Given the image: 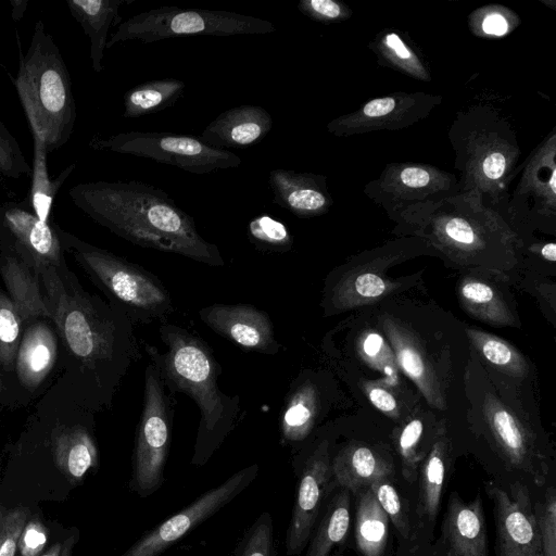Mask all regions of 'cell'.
I'll return each mask as SVG.
<instances>
[{"label": "cell", "instance_id": "60d3db41", "mask_svg": "<svg viewBox=\"0 0 556 556\" xmlns=\"http://www.w3.org/2000/svg\"><path fill=\"white\" fill-rule=\"evenodd\" d=\"M381 508L391 519L396 530L404 536L409 535V523L401 497L388 479H380L369 485Z\"/></svg>", "mask_w": 556, "mask_h": 556}, {"label": "cell", "instance_id": "cb8c5ba5", "mask_svg": "<svg viewBox=\"0 0 556 556\" xmlns=\"http://www.w3.org/2000/svg\"><path fill=\"white\" fill-rule=\"evenodd\" d=\"M52 455L59 470L76 484L98 466V447L91 432L84 426L61 427L52 434Z\"/></svg>", "mask_w": 556, "mask_h": 556}, {"label": "cell", "instance_id": "6da1fadb", "mask_svg": "<svg viewBox=\"0 0 556 556\" xmlns=\"http://www.w3.org/2000/svg\"><path fill=\"white\" fill-rule=\"evenodd\" d=\"M51 320L74 361L86 401L109 408L123 379L141 358L135 324L117 306L85 291L66 264L38 269Z\"/></svg>", "mask_w": 556, "mask_h": 556}, {"label": "cell", "instance_id": "8d00e7d4", "mask_svg": "<svg viewBox=\"0 0 556 556\" xmlns=\"http://www.w3.org/2000/svg\"><path fill=\"white\" fill-rule=\"evenodd\" d=\"M235 556H275L274 521L262 513L244 533Z\"/></svg>", "mask_w": 556, "mask_h": 556}, {"label": "cell", "instance_id": "e0dca14e", "mask_svg": "<svg viewBox=\"0 0 556 556\" xmlns=\"http://www.w3.org/2000/svg\"><path fill=\"white\" fill-rule=\"evenodd\" d=\"M325 407V396L317 376L301 371L290 383L279 415L280 443L293 451L309 438Z\"/></svg>", "mask_w": 556, "mask_h": 556}, {"label": "cell", "instance_id": "603a6c76", "mask_svg": "<svg viewBox=\"0 0 556 556\" xmlns=\"http://www.w3.org/2000/svg\"><path fill=\"white\" fill-rule=\"evenodd\" d=\"M56 357V338L53 329L37 319L22 333L15 358V369L21 383L35 390L52 369Z\"/></svg>", "mask_w": 556, "mask_h": 556}, {"label": "cell", "instance_id": "ffe728a7", "mask_svg": "<svg viewBox=\"0 0 556 556\" xmlns=\"http://www.w3.org/2000/svg\"><path fill=\"white\" fill-rule=\"evenodd\" d=\"M273 118L260 105L242 104L220 113L202 131L210 147L243 149L261 142L271 130Z\"/></svg>", "mask_w": 556, "mask_h": 556}, {"label": "cell", "instance_id": "1f68e13d", "mask_svg": "<svg viewBox=\"0 0 556 556\" xmlns=\"http://www.w3.org/2000/svg\"><path fill=\"white\" fill-rule=\"evenodd\" d=\"M445 442L437 441L421 468L418 515L434 521L439 511L445 476Z\"/></svg>", "mask_w": 556, "mask_h": 556}, {"label": "cell", "instance_id": "f35d334b", "mask_svg": "<svg viewBox=\"0 0 556 556\" xmlns=\"http://www.w3.org/2000/svg\"><path fill=\"white\" fill-rule=\"evenodd\" d=\"M30 175L31 166L27 163L17 139L0 121V176L17 179Z\"/></svg>", "mask_w": 556, "mask_h": 556}, {"label": "cell", "instance_id": "2e32d148", "mask_svg": "<svg viewBox=\"0 0 556 556\" xmlns=\"http://www.w3.org/2000/svg\"><path fill=\"white\" fill-rule=\"evenodd\" d=\"M483 115L484 119L477 123L478 129L470 134L472 142L469 144V148H479L480 153L462 165L466 177L471 175L475 181L478 178L470 192L475 194L482 191L486 184H494L509 174L519 155L515 138L510 130L504 128V122L495 116L489 119V113Z\"/></svg>", "mask_w": 556, "mask_h": 556}, {"label": "cell", "instance_id": "f6af8a7d", "mask_svg": "<svg viewBox=\"0 0 556 556\" xmlns=\"http://www.w3.org/2000/svg\"><path fill=\"white\" fill-rule=\"evenodd\" d=\"M47 542V529L37 518L27 520L18 539L21 556H41Z\"/></svg>", "mask_w": 556, "mask_h": 556}, {"label": "cell", "instance_id": "ac0fdd59", "mask_svg": "<svg viewBox=\"0 0 556 556\" xmlns=\"http://www.w3.org/2000/svg\"><path fill=\"white\" fill-rule=\"evenodd\" d=\"M486 416L502 457L510 467L531 476L534 483L543 484L547 473L546 464L521 424L497 401L488 403Z\"/></svg>", "mask_w": 556, "mask_h": 556}, {"label": "cell", "instance_id": "836d02e7", "mask_svg": "<svg viewBox=\"0 0 556 556\" xmlns=\"http://www.w3.org/2000/svg\"><path fill=\"white\" fill-rule=\"evenodd\" d=\"M466 331L475 348L489 363L514 376H522L526 372L523 357L509 343L480 330Z\"/></svg>", "mask_w": 556, "mask_h": 556}, {"label": "cell", "instance_id": "7a4b0ae2", "mask_svg": "<svg viewBox=\"0 0 556 556\" xmlns=\"http://www.w3.org/2000/svg\"><path fill=\"white\" fill-rule=\"evenodd\" d=\"M68 195L92 220L134 244L225 265L218 247L199 233L193 217L162 189L141 181H91L73 186Z\"/></svg>", "mask_w": 556, "mask_h": 556}, {"label": "cell", "instance_id": "d4e9b609", "mask_svg": "<svg viewBox=\"0 0 556 556\" xmlns=\"http://www.w3.org/2000/svg\"><path fill=\"white\" fill-rule=\"evenodd\" d=\"M383 328L403 371L417 384L429 403L444 408V400L426 352L406 330L392 320L387 319Z\"/></svg>", "mask_w": 556, "mask_h": 556}, {"label": "cell", "instance_id": "74e56055", "mask_svg": "<svg viewBox=\"0 0 556 556\" xmlns=\"http://www.w3.org/2000/svg\"><path fill=\"white\" fill-rule=\"evenodd\" d=\"M378 49L382 58L390 61L396 68L414 77L428 79L425 67L397 34L393 31L384 34L378 43Z\"/></svg>", "mask_w": 556, "mask_h": 556}, {"label": "cell", "instance_id": "9c48e42d", "mask_svg": "<svg viewBox=\"0 0 556 556\" xmlns=\"http://www.w3.org/2000/svg\"><path fill=\"white\" fill-rule=\"evenodd\" d=\"M298 473L295 501L286 534L288 556L303 552L334 485L329 442L321 439L309 450L302 448L294 459Z\"/></svg>", "mask_w": 556, "mask_h": 556}, {"label": "cell", "instance_id": "816d5d0a", "mask_svg": "<svg viewBox=\"0 0 556 556\" xmlns=\"http://www.w3.org/2000/svg\"><path fill=\"white\" fill-rule=\"evenodd\" d=\"M62 551V544L55 543L48 551H46L41 556H60Z\"/></svg>", "mask_w": 556, "mask_h": 556}, {"label": "cell", "instance_id": "4fadbf2b", "mask_svg": "<svg viewBox=\"0 0 556 556\" xmlns=\"http://www.w3.org/2000/svg\"><path fill=\"white\" fill-rule=\"evenodd\" d=\"M486 491L494 504L500 556H544L528 489L514 483L509 492L494 484Z\"/></svg>", "mask_w": 556, "mask_h": 556}, {"label": "cell", "instance_id": "7bdbcfd3", "mask_svg": "<svg viewBox=\"0 0 556 556\" xmlns=\"http://www.w3.org/2000/svg\"><path fill=\"white\" fill-rule=\"evenodd\" d=\"M420 419L410 420L399 438V450L403 459V475L406 480L414 481L418 463L417 445L422 433Z\"/></svg>", "mask_w": 556, "mask_h": 556}, {"label": "cell", "instance_id": "ab89813d", "mask_svg": "<svg viewBox=\"0 0 556 556\" xmlns=\"http://www.w3.org/2000/svg\"><path fill=\"white\" fill-rule=\"evenodd\" d=\"M544 556H556V493L551 486L534 507Z\"/></svg>", "mask_w": 556, "mask_h": 556}, {"label": "cell", "instance_id": "8992f818", "mask_svg": "<svg viewBox=\"0 0 556 556\" xmlns=\"http://www.w3.org/2000/svg\"><path fill=\"white\" fill-rule=\"evenodd\" d=\"M276 31L266 20L236 12L184 9L163 5L136 14L118 24L111 35L106 48L128 40L153 43L163 39L211 35H266Z\"/></svg>", "mask_w": 556, "mask_h": 556}, {"label": "cell", "instance_id": "d590c367", "mask_svg": "<svg viewBox=\"0 0 556 556\" xmlns=\"http://www.w3.org/2000/svg\"><path fill=\"white\" fill-rule=\"evenodd\" d=\"M22 317L9 296L0 289V365L5 370L15 368V358L23 333Z\"/></svg>", "mask_w": 556, "mask_h": 556}, {"label": "cell", "instance_id": "277c9868", "mask_svg": "<svg viewBox=\"0 0 556 556\" xmlns=\"http://www.w3.org/2000/svg\"><path fill=\"white\" fill-rule=\"evenodd\" d=\"M14 85L31 132L50 153L71 138L76 122L72 79L53 37L37 21L25 54L20 50Z\"/></svg>", "mask_w": 556, "mask_h": 556}, {"label": "cell", "instance_id": "f907efd6", "mask_svg": "<svg viewBox=\"0 0 556 556\" xmlns=\"http://www.w3.org/2000/svg\"><path fill=\"white\" fill-rule=\"evenodd\" d=\"M542 256L551 262L556 261V244L554 242H548L543 245L541 250Z\"/></svg>", "mask_w": 556, "mask_h": 556}, {"label": "cell", "instance_id": "b9f144b4", "mask_svg": "<svg viewBox=\"0 0 556 556\" xmlns=\"http://www.w3.org/2000/svg\"><path fill=\"white\" fill-rule=\"evenodd\" d=\"M29 511L24 507L10 509L0 519V556H15L22 530Z\"/></svg>", "mask_w": 556, "mask_h": 556}, {"label": "cell", "instance_id": "f5cc1de1", "mask_svg": "<svg viewBox=\"0 0 556 556\" xmlns=\"http://www.w3.org/2000/svg\"><path fill=\"white\" fill-rule=\"evenodd\" d=\"M73 538L71 539H67L63 544H62V551H61V554L60 556H71V551H72V547H73Z\"/></svg>", "mask_w": 556, "mask_h": 556}, {"label": "cell", "instance_id": "8fae6325", "mask_svg": "<svg viewBox=\"0 0 556 556\" xmlns=\"http://www.w3.org/2000/svg\"><path fill=\"white\" fill-rule=\"evenodd\" d=\"M0 249L12 252L36 271L65 264L56 225L40 220L26 198L0 203Z\"/></svg>", "mask_w": 556, "mask_h": 556}, {"label": "cell", "instance_id": "5bb4252c", "mask_svg": "<svg viewBox=\"0 0 556 556\" xmlns=\"http://www.w3.org/2000/svg\"><path fill=\"white\" fill-rule=\"evenodd\" d=\"M198 314L211 330L244 351L275 355L282 348L268 313L251 304L216 303Z\"/></svg>", "mask_w": 556, "mask_h": 556}, {"label": "cell", "instance_id": "11a10c76", "mask_svg": "<svg viewBox=\"0 0 556 556\" xmlns=\"http://www.w3.org/2000/svg\"><path fill=\"white\" fill-rule=\"evenodd\" d=\"M2 518V516L0 515V519Z\"/></svg>", "mask_w": 556, "mask_h": 556}, {"label": "cell", "instance_id": "7dc6e473", "mask_svg": "<svg viewBox=\"0 0 556 556\" xmlns=\"http://www.w3.org/2000/svg\"><path fill=\"white\" fill-rule=\"evenodd\" d=\"M370 402L381 412L387 414H395L397 410V403L394 396L384 388L370 387L367 391Z\"/></svg>", "mask_w": 556, "mask_h": 556}, {"label": "cell", "instance_id": "c3c4849f", "mask_svg": "<svg viewBox=\"0 0 556 556\" xmlns=\"http://www.w3.org/2000/svg\"><path fill=\"white\" fill-rule=\"evenodd\" d=\"M482 30L488 35L502 36L509 29V23L500 12H490L481 22Z\"/></svg>", "mask_w": 556, "mask_h": 556}, {"label": "cell", "instance_id": "83f0119b", "mask_svg": "<svg viewBox=\"0 0 556 556\" xmlns=\"http://www.w3.org/2000/svg\"><path fill=\"white\" fill-rule=\"evenodd\" d=\"M324 505L311 534L305 556H329L332 548L345 539L349 531L350 491L342 488Z\"/></svg>", "mask_w": 556, "mask_h": 556}, {"label": "cell", "instance_id": "ba28073f", "mask_svg": "<svg viewBox=\"0 0 556 556\" xmlns=\"http://www.w3.org/2000/svg\"><path fill=\"white\" fill-rule=\"evenodd\" d=\"M89 147L151 159L197 175L236 168L241 164L236 153L210 147L201 137L172 132H119L108 138H93Z\"/></svg>", "mask_w": 556, "mask_h": 556}, {"label": "cell", "instance_id": "7402d4cb", "mask_svg": "<svg viewBox=\"0 0 556 556\" xmlns=\"http://www.w3.org/2000/svg\"><path fill=\"white\" fill-rule=\"evenodd\" d=\"M0 275L24 325L51 318L38 271L12 252L0 249Z\"/></svg>", "mask_w": 556, "mask_h": 556}, {"label": "cell", "instance_id": "f546056e", "mask_svg": "<svg viewBox=\"0 0 556 556\" xmlns=\"http://www.w3.org/2000/svg\"><path fill=\"white\" fill-rule=\"evenodd\" d=\"M186 85L178 78L152 79L131 87L124 93V113L136 118L163 111L181 98Z\"/></svg>", "mask_w": 556, "mask_h": 556}, {"label": "cell", "instance_id": "30bf717a", "mask_svg": "<svg viewBox=\"0 0 556 556\" xmlns=\"http://www.w3.org/2000/svg\"><path fill=\"white\" fill-rule=\"evenodd\" d=\"M258 470V465L252 464L237 471L143 534L121 556H159L229 504L255 480Z\"/></svg>", "mask_w": 556, "mask_h": 556}, {"label": "cell", "instance_id": "e575fe53", "mask_svg": "<svg viewBox=\"0 0 556 556\" xmlns=\"http://www.w3.org/2000/svg\"><path fill=\"white\" fill-rule=\"evenodd\" d=\"M247 231L249 240L260 251L285 253L293 247V236L288 227L268 214L253 217Z\"/></svg>", "mask_w": 556, "mask_h": 556}, {"label": "cell", "instance_id": "484cf974", "mask_svg": "<svg viewBox=\"0 0 556 556\" xmlns=\"http://www.w3.org/2000/svg\"><path fill=\"white\" fill-rule=\"evenodd\" d=\"M130 1L132 0H66L72 16L90 39L91 66L96 73L103 70L109 29L121 20V7Z\"/></svg>", "mask_w": 556, "mask_h": 556}, {"label": "cell", "instance_id": "9a60e30c", "mask_svg": "<svg viewBox=\"0 0 556 556\" xmlns=\"http://www.w3.org/2000/svg\"><path fill=\"white\" fill-rule=\"evenodd\" d=\"M434 105L435 98L429 94L377 98L364 104L357 112L331 121L327 129L336 136L397 129L426 116Z\"/></svg>", "mask_w": 556, "mask_h": 556}, {"label": "cell", "instance_id": "3957f363", "mask_svg": "<svg viewBox=\"0 0 556 556\" xmlns=\"http://www.w3.org/2000/svg\"><path fill=\"white\" fill-rule=\"evenodd\" d=\"M159 334L166 351L148 343L144 351L159 368L165 389L172 395L185 393L198 405L200 421L190 463L203 466L239 424L240 396L219 390L222 368L199 336L168 321L160 324Z\"/></svg>", "mask_w": 556, "mask_h": 556}, {"label": "cell", "instance_id": "ee69618b", "mask_svg": "<svg viewBox=\"0 0 556 556\" xmlns=\"http://www.w3.org/2000/svg\"><path fill=\"white\" fill-rule=\"evenodd\" d=\"M298 10L311 20L329 23L346 18L348 10L334 0H301Z\"/></svg>", "mask_w": 556, "mask_h": 556}, {"label": "cell", "instance_id": "44dd1931", "mask_svg": "<svg viewBox=\"0 0 556 556\" xmlns=\"http://www.w3.org/2000/svg\"><path fill=\"white\" fill-rule=\"evenodd\" d=\"M442 531L447 556H489L480 496L466 503L456 493H452Z\"/></svg>", "mask_w": 556, "mask_h": 556}, {"label": "cell", "instance_id": "4316f807", "mask_svg": "<svg viewBox=\"0 0 556 556\" xmlns=\"http://www.w3.org/2000/svg\"><path fill=\"white\" fill-rule=\"evenodd\" d=\"M331 469L334 482L353 493L380 479H389L393 472L389 463L363 445L343 448L331 460Z\"/></svg>", "mask_w": 556, "mask_h": 556}, {"label": "cell", "instance_id": "681fc988", "mask_svg": "<svg viewBox=\"0 0 556 556\" xmlns=\"http://www.w3.org/2000/svg\"><path fill=\"white\" fill-rule=\"evenodd\" d=\"M10 3L12 5V18L14 22L21 21L23 17L28 0H10Z\"/></svg>", "mask_w": 556, "mask_h": 556}, {"label": "cell", "instance_id": "5b68a950", "mask_svg": "<svg viewBox=\"0 0 556 556\" xmlns=\"http://www.w3.org/2000/svg\"><path fill=\"white\" fill-rule=\"evenodd\" d=\"M64 252H70L91 281L137 325L164 324L175 306L161 279L144 267L92 245L56 225Z\"/></svg>", "mask_w": 556, "mask_h": 556}, {"label": "cell", "instance_id": "f1b7e54d", "mask_svg": "<svg viewBox=\"0 0 556 556\" xmlns=\"http://www.w3.org/2000/svg\"><path fill=\"white\" fill-rule=\"evenodd\" d=\"M34 142L31 185L26 197L33 212L42 222L49 223L54 198L76 165L65 167L55 178H50L47 169V148L43 139L31 132Z\"/></svg>", "mask_w": 556, "mask_h": 556}, {"label": "cell", "instance_id": "7c38bea8", "mask_svg": "<svg viewBox=\"0 0 556 556\" xmlns=\"http://www.w3.org/2000/svg\"><path fill=\"white\" fill-rule=\"evenodd\" d=\"M456 178L429 165H389L365 189L368 197L400 214L418 204L440 202L459 193Z\"/></svg>", "mask_w": 556, "mask_h": 556}, {"label": "cell", "instance_id": "d6986e66", "mask_svg": "<svg viewBox=\"0 0 556 556\" xmlns=\"http://www.w3.org/2000/svg\"><path fill=\"white\" fill-rule=\"evenodd\" d=\"M268 181L273 202L299 218L323 215L332 204L323 175L277 168L269 172Z\"/></svg>", "mask_w": 556, "mask_h": 556}, {"label": "cell", "instance_id": "bcb514c9", "mask_svg": "<svg viewBox=\"0 0 556 556\" xmlns=\"http://www.w3.org/2000/svg\"><path fill=\"white\" fill-rule=\"evenodd\" d=\"M361 351L365 358L371 363L378 362L386 352L384 341L377 332H367L361 341Z\"/></svg>", "mask_w": 556, "mask_h": 556}, {"label": "cell", "instance_id": "52a82bcc", "mask_svg": "<svg viewBox=\"0 0 556 556\" xmlns=\"http://www.w3.org/2000/svg\"><path fill=\"white\" fill-rule=\"evenodd\" d=\"M175 401L166 392L156 365L149 361L144 370L142 410L131 457L129 488L140 497L156 492L164 482L174 419Z\"/></svg>", "mask_w": 556, "mask_h": 556}, {"label": "cell", "instance_id": "db71d44e", "mask_svg": "<svg viewBox=\"0 0 556 556\" xmlns=\"http://www.w3.org/2000/svg\"><path fill=\"white\" fill-rule=\"evenodd\" d=\"M0 388H1V375H0Z\"/></svg>", "mask_w": 556, "mask_h": 556}, {"label": "cell", "instance_id": "4dcf8cb0", "mask_svg": "<svg viewBox=\"0 0 556 556\" xmlns=\"http://www.w3.org/2000/svg\"><path fill=\"white\" fill-rule=\"evenodd\" d=\"M389 536V517L366 488L356 508L355 541L364 556H382Z\"/></svg>", "mask_w": 556, "mask_h": 556}, {"label": "cell", "instance_id": "d6a6232c", "mask_svg": "<svg viewBox=\"0 0 556 556\" xmlns=\"http://www.w3.org/2000/svg\"><path fill=\"white\" fill-rule=\"evenodd\" d=\"M459 295L463 304L477 317L496 325H511L507 306L488 283L467 279L462 282Z\"/></svg>", "mask_w": 556, "mask_h": 556}]
</instances>
